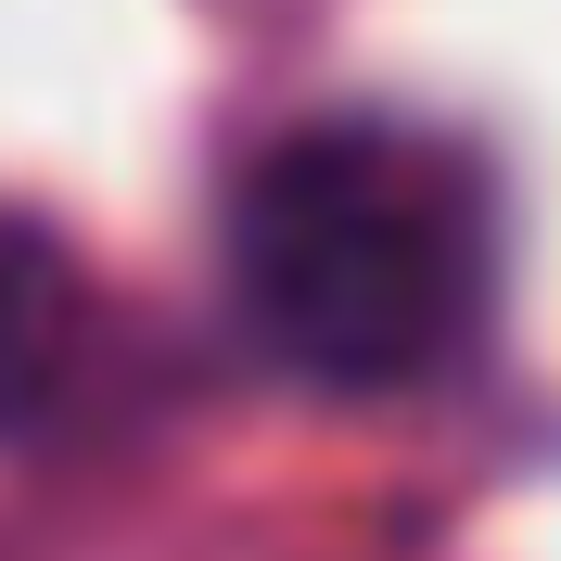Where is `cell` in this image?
I'll use <instances>...</instances> for the list:
<instances>
[{
	"mask_svg": "<svg viewBox=\"0 0 561 561\" xmlns=\"http://www.w3.org/2000/svg\"><path fill=\"white\" fill-rule=\"evenodd\" d=\"M243 307L307 383L383 396L472 332V217L459 179L409 140L307 128L243 179Z\"/></svg>",
	"mask_w": 561,
	"mask_h": 561,
	"instance_id": "6da1fadb",
	"label": "cell"
},
{
	"mask_svg": "<svg viewBox=\"0 0 561 561\" xmlns=\"http://www.w3.org/2000/svg\"><path fill=\"white\" fill-rule=\"evenodd\" d=\"M65 370H77V294H65V255L0 217V434L26 447L65 421Z\"/></svg>",
	"mask_w": 561,
	"mask_h": 561,
	"instance_id": "7a4b0ae2",
	"label": "cell"
}]
</instances>
